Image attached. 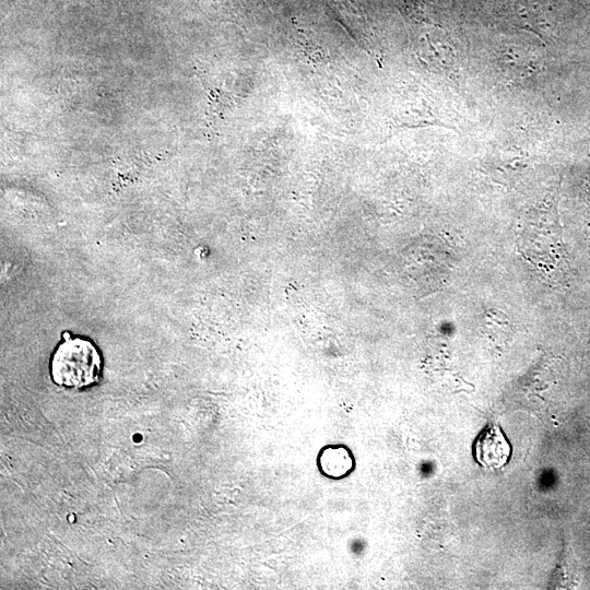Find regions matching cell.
<instances>
[{"instance_id":"1","label":"cell","mask_w":590,"mask_h":590,"mask_svg":"<svg viewBox=\"0 0 590 590\" xmlns=\"http://www.w3.org/2000/svg\"><path fill=\"white\" fill-rule=\"evenodd\" d=\"M102 368L97 347L82 338H67L55 350L50 362L54 382L66 388L82 389L96 384Z\"/></svg>"},{"instance_id":"3","label":"cell","mask_w":590,"mask_h":590,"mask_svg":"<svg viewBox=\"0 0 590 590\" xmlns=\"http://www.w3.org/2000/svg\"><path fill=\"white\" fill-rule=\"evenodd\" d=\"M316 463L320 474L333 481L347 477L356 468L352 450L343 444L323 446L318 452Z\"/></svg>"},{"instance_id":"2","label":"cell","mask_w":590,"mask_h":590,"mask_svg":"<svg viewBox=\"0 0 590 590\" xmlns=\"http://www.w3.org/2000/svg\"><path fill=\"white\" fill-rule=\"evenodd\" d=\"M512 453V447L506 435L494 423H487L479 433L472 445L475 461L486 469H502Z\"/></svg>"}]
</instances>
